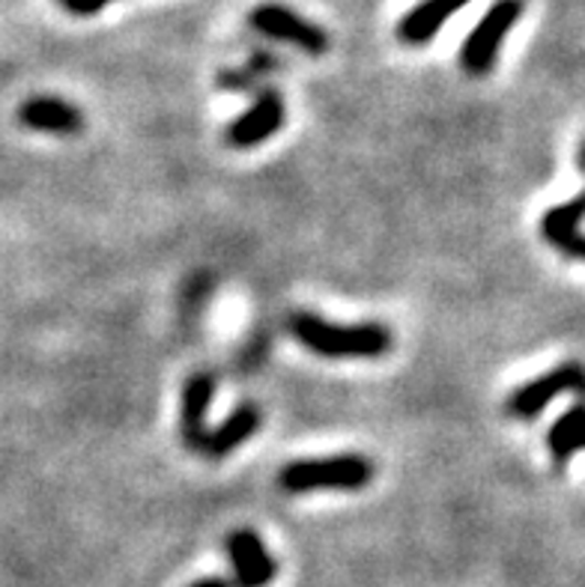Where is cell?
Instances as JSON below:
<instances>
[{
  "instance_id": "6da1fadb",
  "label": "cell",
  "mask_w": 585,
  "mask_h": 587,
  "mask_svg": "<svg viewBox=\"0 0 585 587\" xmlns=\"http://www.w3.org/2000/svg\"><path fill=\"white\" fill-rule=\"evenodd\" d=\"M292 338L320 359H383L392 349V331L380 322L334 325L313 313H296L290 319Z\"/></svg>"
},
{
  "instance_id": "7a4b0ae2",
  "label": "cell",
  "mask_w": 585,
  "mask_h": 587,
  "mask_svg": "<svg viewBox=\"0 0 585 587\" xmlns=\"http://www.w3.org/2000/svg\"><path fill=\"white\" fill-rule=\"evenodd\" d=\"M374 478V468L359 453H343L329 459H299L281 471V487L287 492L311 489H362Z\"/></svg>"
},
{
  "instance_id": "3957f363",
  "label": "cell",
  "mask_w": 585,
  "mask_h": 587,
  "mask_svg": "<svg viewBox=\"0 0 585 587\" xmlns=\"http://www.w3.org/2000/svg\"><path fill=\"white\" fill-rule=\"evenodd\" d=\"M523 10V0H496L485 12V19L475 24V31L466 36L464 49H460V63L469 75H487L493 70L504 36L520 21Z\"/></svg>"
},
{
  "instance_id": "277c9868",
  "label": "cell",
  "mask_w": 585,
  "mask_h": 587,
  "mask_svg": "<svg viewBox=\"0 0 585 587\" xmlns=\"http://www.w3.org/2000/svg\"><path fill=\"white\" fill-rule=\"evenodd\" d=\"M248 24L266 40L290 42L292 49L305 51L311 57H323L329 51V36H326L323 28H317V24L296 15L287 7H278V3H263V7L252 10Z\"/></svg>"
},
{
  "instance_id": "5b68a950",
  "label": "cell",
  "mask_w": 585,
  "mask_h": 587,
  "mask_svg": "<svg viewBox=\"0 0 585 587\" xmlns=\"http://www.w3.org/2000/svg\"><path fill=\"white\" fill-rule=\"evenodd\" d=\"M567 391H574V394L583 391V367L576 361L550 370L544 376L525 382L523 388H517L511 399H508V415L523 420L538 418L559 394H567Z\"/></svg>"
},
{
  "instance_id": "8992f818",
  "label": "cell",
  "mask_w": 585,
  "mask_h": 587,
  "mask_svg": "<svg viewBox=\"0 0 585 587\" xmlns=\"http://www.w3.org/2000/svg\"><path fill=\"white\" fill-rule=\"evenodd\" d=\"M284 117H287V110H284L281 93L266 87L257 93L252 108L227 126V143L240 147V150L260 147L263 140H269L284 129Z\"/></svg>"
},
{
  "instance_id": "52a82bcc",
  "label": "cell",
  "mask_w": 585,
  "mask_h": 587,
  "mask_svg": "<svg viewBox=\"0 0 585 587\" xmlns=\"http://www.w3.org/2000/svg\"><path fill=\"white\" fill-rule=\"evenodd\" d=\"M227 552H231L233 587H266L278 576V561L269 557L263 540L254 531H233L227 537Z\"/></svg>"
},
{
  "instance_id": "ba28073f",
  "label": "cell",
  "mask_w": 585,
  "mask_h": 587,
  "mask_svg": "<svg viewBox=\"0 0 585 587\" xmlns=\"http://www.w3.org/2000/svg\"><path fill=\"white\" fill-rule=\"evenodd\" d=\"M212 397H215L212 373H194L185 378L180 397V436L198 453H201L203 438H206V415H210Z\"/></svg>"
},
{
  "instance_id": "9c48e42d",
  "label": "cell",
  "mask_w": 585,
  "mask_h": 587,
  "mask_svg": "<svg viewBox=\"0 0 585 587\" xmlns=\"http://www.w3.org/2000/svg\"><path fill=\"white\" fill-rule=\"evenodd\" d=\"M257 429H260V408L254 406V403H245L236 412H231L219 427L206 429L201 453H206L210 459L227 457L240 445H245L248 438L257 436Z\"/></svg>"
},
{
  "instance_id": "30bf717a",
  "label": "cell",
  "mask_w": 585,
  "mask_h": 587,
  "mask_svg": "<svg viewBox=\"0 0 585 587\" xmlns=\"http://www.w3.org/2000/svg\"><path fill=\"white\" fill-rule=\"evenodd\" d=\"M579 221H583V198H574L546 210V215L541 218V230H544V239L553 245L555 250H562L571 259L585 257L583 233H579Z\"/></svg>"
},
{
  "instance_id": "8fae6325",
  "label": "cell",
  "mask_w": 585,
  "mask_h": 587,
  "mask_svg": "<svg viewBox=\"0 0 585 587\" xmlns=\"http://www.w3.org/2000/svg\"><path fill=\"white\" fill-rule=\"evenodd\" d=\"M466 3L469 0H424V3H418V7L406 12L397 33L410 45H427L436 33L443 31L445 21L451 19L455 12L464 10Z\"/></svg>"
},
{
  "instance_id": "7c38bea8",
  "label": "cell",
  "mask_w": 585,
  "mask_h": 587,
  "mask_svg": "<svg viewBox=\"0 0 585 587\" xmlns=\"http://www.w3.org/2000/svg\"><path fill=\"white\" fill-rule=\"evenodd\" d=\"M21 126L33 131H51V135H72L82 129V114L72 108L70 102L51 99V96H36L28 99L19 110Z\"/></svg>"
},
{
  "instance_id": "4fadbf2b",
  "label": "cell",
  "mask_w": 585,
  "mask_h": 587,
  "mask_svg": "<svg viewBox=\"0 0 585 587\" xmlns=\"http://www.w3.org/2000/svg\"><path fill=\"white\" fill-rule=\"evenodd\" d=\"M546 445H550L555 466H567L576 450L583 448V406L579 403L567 408L565 415L550 427Z\"/></svg>"
},
{
  "instance_id": "5bb4252c",
  "label": "cell",
  "mask_w": 585,
  "mask_h": 587,
  "mask_svg": "<svg viewBox=\"0 0 585 587\" xmlns=\"http://www.w3.org/2000/svg\"><path fill=\"white\" fill-rule=\"evenodd\" d=\"M278 61H273V57H266V54H257L248 66H243V70H227L219 75V87H231V90H245V87H252L254 81L260 78V75H266V72H273V66Z\"/></svg>"
},
{
  "instance_id": "9a60e30c",
  "label": "cell",
  "mask_w": 585,
  "mask_h": 587,
  "mask_svg": "<svg viewBox=\"0 0 585 587\" xmlns=\"http://www.w3.org/2000/svg\"><path fill=\"white\" fill-rule=\"evenodd\" d=\"M61 3L72 15H96V12L105 10L114 0H61Z\"/></svg>"
},
{
  "instance_id": "2e32d148",
  "label": "cell",
  "mask_w": 585,
  "mask_h": 587,
  "mask_svg": "<svg viewBox=\"0 0 585 587\" xmlns=\"http://www.w3.org/2000/svg\"><path fill=\"white\" fill-rule=\"evenodd\" d=\"M192 587H233V581H227V578H201Z\"/></svg>"
}]
</instances>
